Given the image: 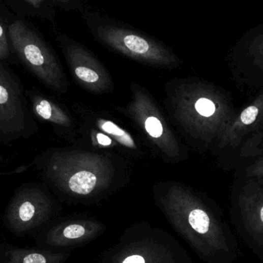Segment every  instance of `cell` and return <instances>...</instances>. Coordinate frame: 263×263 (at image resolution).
Listing matches in <instances>:
<instances>
[{"label":"cell","instance_id":"cell-23","mask_svg":"<svg viewBox=\"0 0 263 263\" xmlns=\"http://www.w3.org/2000/svg\"><path fill=\"white\" fill-rule=\"evenodd\" d=\"M0 2H3L2 0H0Z\"/></svg>","mask_w":263,"mask_h":263},{"label":"cell","instance_id":"cell-20","mask_svg":"<svg viewBox=\"0 0 263 263\" xmlns=\"http://www.w3.org/2000/svg\"><path fill=\"white\" fill-rule=\"evenodd\" d=\"M49 1L54 7H59L60 8L69 10V9L73 8L76 0H49Z\"/></svg>","mask_w":263,"mask_h":263},{"label":"cell","instance_id":"cell-10","mask_svg":"<svg viewBox=\"0 0 263 263\" xmlns=\"http://www.w3.org/2000/svg\"><path fill=\"white\" fill-rule=\"evenodd\" d=\"M25 93L35 118L49 123L63 139L70 142L77 139L76 122L66 108L38 90H26Z\"/></svg>","mask_w":263,"mask_h":263},{"label":"cell","instance_id":"cell-16","mask_svg":"<svg viewBox=\"0 0 263 263\" xmlns=\"http://www.w3.org/2000/svg\"><path fill=\"white\" fill-rule=\"evenodd\" d=\"M16 18L13 12L4 3L0 2V60L2 61H7L13 55L9 33L10 25Z\"/></svg>","mask_w":263,"mask_h":263},{"label":"cell","instance_id":"cell-5","mask_svg":"<svg viewBox=\"0 0 263 263\" xmlns=\"http://www.w3.org/2000/svg\"><path fill=\"white\" fill-rule=\"evenodd\" d=\"M25 89L17 74L0 60V143L10 145L38 133Z\"/></svg>","mask_w":263,"mask_h":263},{"label":"cell","instance_id":"cell-4","mask_svg":"<svg viewBox=\"0 0 263 263\" xmlns=\"http://www.w3.org/2000/svg\"><path fill=\"white\" fill-rule=\"evenodd\" d=\"M131 92L130 102L125 107L119 108V111L139 128L164 162H183L188 157L187 150L164 117L156 100L138 84H132Z\"/></svg>","mask_w":263,"mask_h":263},{"label":"cell","instance_id":"cell-12","mask_svg":"<svg viewBox=\"0 0 263 263\" xmlns=\"http://www.w3.org/2000/svg\"><path fill=\"white\" fill-rule=\"evenodd\" d=\"M85 123L107 135L118 144L125 154L136 158L143 156L140 143L133 135L113 120L95 113L89 115Z\"/></svg>","mask_w":263,"mask_h":263},{"label":"cell","instance_id":"cell-14","mask_svg":"<svg viewBox=\"0 0 263 263\" xmlns=\"http://www.w3.org/2000/svg\"><path fill=\"white\" fill-rule=\"evenodd\" d=\"M59 256L40 248H20L0 243V263H58Z\"/></svg>","mask_w":263,"mask_h":263},{"label":"cell","instance_id":"cell-9","mask_svg":"<svg viewBox=\"0 0 263 263\" xmlns=\"http://www.w3.org/2000/svg\"><path fill=\"white\" fill-rule=\"evenodd\" d=\"M73 79L84 90L93 94H106L114 89L108 70L93 53L65 35L57 37Z\"/></svg>","mask_w":263,"mask_h":263},{"label":"cell","instance_id":"cell-21","mask_svg":"<svg viewBox=\"0 0 263 263\" xmlns=\"http://www.w3.org/2000/svg\"><path fill=\"white\" fill-rule=\"evenodd\" d=\"M123 263H145V259L140 255H134L126 258Z\"/></svg>","mask_w":263,"mask_h":263},{"label":"cell","instance_id":"cell-8","mask_svg":"<svg viewBox=\"0 0 263 263\" xmlns=\"http://www.w3.org/2000/svg\"><path fill=\"white\" fill-rule=\"evenodd\" d=\"M232 223L242 241L263 261V178L243 188L232 213Z\"/></svg>","mask_w":263,"mask_h":263},{"label":"cell","instance_id":"cell-13","mask_svg":"<svg viewBox=\"0 0 263 263\" xmlns=\"http://www.w3.org/2000/svg\"><path fill=\"white\" fill-rule=\"evenodd\" d=\"M238 60L263 72V22L249 28L234 48Z\"/></svg>","mask_w":263,"mask_h":263},{"label":"cell","instance_id":"cell-11","mask_svg":"<svg viewBox=\"0 0 263 263\" xmlns=\"http://www.w3.org/2000/svg\"><path fill=\"white\" fill-rule=\"evenodd\" d=\"M263 124V94L232 120L219 141L221 148L240 145L243 138Z\"/></svg>","mask_w":263,"mask_h":263},{"label":"cell","instance_id":"cell-22","mask_svg":"<svg viewBox=\"0 0 263 263\" xmlns=\"http://www.w3.org/2000/svg\"><path fill=\"white\" fill-rule=\"evenodd\" d=\"M4 157H3L2 154H1V153H0V169H1V168H2V166H3V164H4ZM0 174H2V173H1V172H0Z\"/></svg>","mask_w":263,"mask_h":263},{"label":"cell","instance_id":"cell-7","mask_svg":"<svg viewBox=\"0 0 263 263\" xmlns=\"http://www.w3.org/2000/svg\"><path fill=\"white\" fill-rule=\"evenodd\" d=\"M93 31L105 46L139 63L169 70L180 65V60L170 49L137 32L109 24L98 25Z\"/></svg>","mask_w":263,"mask_h":263},{"label":"cell","instance_id":"cell-1","mask_svg":"<svg viewBox=\"0 0 263 263\" xmlns=\"http://www.w3.org/2000/svg\"><path fill=\"white\" fill-rule=\"evenodd\" d=\"M165 100L176 124L190 139L211 143L219 141L236 115L226 98L210 84L175 79L167 84Z\"/></svg>","mask_w":263,"mask_h":263},{"label":"cell","instance_id":"cell-15","mask_svg":"<svg viewBox=\"0 0 263 263\" xmlns=\"http://www.w3.org/2000/svg\"><path fill=\"white\" fill-rule=\"evenodd\" d=\"M6 7L19 18H37L55 21L54 6L49 0H2Z\"/></svg>","mask_w":263,"mask_h":263},{"label":"cell","instance_id":"cell-3","mask_svg":"<svg viewBox=\"0 0 263 263\" xmlns=\"http://www.w3.org/2000/svg\"><path fill=\"white\" fill-rule=\"evenodd\" d=\"M9 36L12 54L34 77L54 93L68 91L70 84L58 55L26 18L16 16Z\"/></svg>","mask_w":263,"mask_h":263},{"label":"cell","instance_id":"cell-17","mask_svg":"<svg viewBox=\"0 0 263 263\" xmlns=\"http://www.w3.org/2000/svg\"><path fill=\"white\" fill-rule=\"evenodd\" d=\"M80 133L82 137L89 140V144L94 148L101 150H115L123 153L118 144L107 135L85 123L81 126Z\"/></svg>","mask_w":263,"mask_h":263},{"label":"cell","instance_id":"cell-6","mask_svg":"<svg viewBox=\"0 0 263 263\" xmlns=\"http://www.w3.org/2000/svg\"><path fill=\"white\" fill-rule=\"evenodd\" d=\"M53 210V199L46 184L24 183L10 198L3 225L15 237H33L43 228Z\"/></svg>","mask_w":263,"mask_h":263},{"label":"cell","instance_id":"cell-18","mask_svg":"<svg viewBox=\"0 0 263 263\" xmlns=\"http://www.w3.org/2000/svg\"><path fill=\"white\" fill-rule=\"evenodd\" d=\"M247 136V140L242 147L241 154L246 157L263 154V124Z\"/></svg>","mask_w":263,"mask_h":263},{"label":"cell","instance_id":"cell-19","mask_svg":"<svg viewBox=\"0 0 263 263\" xmlns=\"http://www.w3.org/2000/svg\"><path fill=\"white\" fill-rule=\"evenodd\" d=\"M246 173L249 177H263V158L257 161L252 166H249L246 170Z\"/></svg>","mask_w":263,"mask_h":263},{"label":"cell","instance_id":"cell-2","mask_svg":"<svg viewBox=\"0 0 263 263\" xmlns=\"http://www.w3.org/2000/svg\"><path fill=\"white\" fill-rule=\"evenodd\" d=\"M30 166L59 193L85 196L107 189L120 179L110 156L68 147L49 149L36 156Z\"/></svg>","mask_w":263,"mask_h":263}]
</instances>
